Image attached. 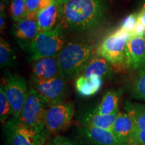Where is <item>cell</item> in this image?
Here are the masks:
<instances>
[{"mask_svg":"<svg viewBox=\"0 0 145 145\" xmlns=\"http://www.w3.org/2000/svg\"><path fill=\"white\" fill-rule=\"evenodd\" d=\"M5 93L11 107V114L18 119L28 96V91L25 79L16 74H7L4 83Z\"/></svg>","mask_w":145,"mask_h":145,"instance_id":"7","label":"cell"},{"mask_svg":"<svg viewBox=\"0 0 145 145\" xmlns=\"http://www.w3.org/2000/svg\"><path fill=\"white\" fill-rule=\"evenodd\" d=\"M8 145H44L48 132L27 126L13 118L4 126Z\"/></svg>","mask_w":145,"mask_h":145,"instance_id":"6","label":"cell"},{"mask_svg":"<svg viewBox=\"0 0 145 145\" xmlns=\"http://www.w3.org/2000/svg\"><path fill=\"white\" fill-rule=\"evenodd\" d=\"M124 108L126 113L133 120L135 124V131L145 130L144 105L126 101Z\"/></svg>","mask_w":145,"mask_h":145,"instance_id":"20","label":"cell"},{"mask_svg":"<svg viewBox=\"0 0 145 145\" xmlns=\"http://www.w3.org/2000/svg\"><path fill=\"white\" fill-rule=\"evenodd\" d=\"M59 9L58 26L78 31L98 26L107 11L105 0H66Z\"/></svg>","mask_w":145,"mask_h":145,"instance_id":"1","label":"cell"},{"mask_svg":"<svg viewBox=\"0 0 145 145\" xmlns=\"http://www.w3.org/2000/svg\"><path fill=\"white\" fill-rule=\"evenodd\" d=\"M16 63V55L10 45L1 37L0 39V65L1 68L14 66Z\"/></svg>","mask_w":145,"mask_h":145,"instance_id":"22","label":"cell"},{"mask_svg":"<svg viewBox=\"0 0 145 145\" xmlns=\"http://www.w3.org/2000/svg\"><path fill=\"white\" fill-rule=\"evenodd\" d=\"M131 145H145V130L134 132Z\"/></svg>","mask_w":145,"mask_h":145,"instance_id":"26","label":"cell"},{"mask_svg":"<svg viewBox=\"0 0 145 145\" xmlns=\"http://www.w3.org/2000/svg\"><path fill=\"white\" fill-rule=\"evenodd\" d=\"M83 132L95 145H126L118 139L112 130L83 126Z\"/></svg>","mask_w":145,"mask_h":145,"instance_id":"14","label":"cell"},{"mask_svg":"<svg viewBox=\"0 0 145 145\" xmlns=\"http://www.w3.org/2000/svg\"><path fill=\"white\" fill-rule=\"evenodd\" d=\"M112 75L111 65L106 59L99 56L91 59L80 74V75L98 77L101 79L110 77Z\"/></svg>","mask_w":145,"mask_h":145,"instance_id":"15","label":"cell"},{"mask_svg":"<svg viewBox=\"0 0 145 145\" xmlns=\"http://www.w3.org/2000/svg\"><path fill=\"white\" fill-rule=\"evenodd\" d=\"M131 35L118 28L107 36L96 50V53L116 67H126V43Z\"/></svg>","mask_w":145,"mask_h":145,"instance_id":"4","label":"cell"},{"mask_svg":"<svg viewBox=\"0 0 145 145\" xmlns=\"http://www.w3.org/2000/svg\"><path fill=\"white\" fill-rule=\"evenodd\" d=\"M120 92L116 90H109L104 93L99 104L92 111L93 113L109 115L119 110Z\"/></svg>","mask_w":145,"mask_h":145,"instance_id":"19","label":"cell"},{"mask_svg":"<svg viewBox=\"0 0 145 145\" xmlns=\"http://www.w3.org/2000/svg\"><path fill=\"white\" fill-rule=\"evenodd\" d=\"M39 12L27 14L26 17L14 24V34L22 46H30L39 34Z\"/></svg>","mask_w":145,"mask_h":145,"instance_id":"10","label":"cell"},{"mask_svg":"<svg viewBox=\"0 0 145 145\" xmlns=\"http://www.w3.org/2000/svg\"><path fill=\"white\" fill-rule=\"evenodd\" d=\"M145 65V36H131L126 43V67L138 70Z\"/></svg>","mask_w":145,"mask_h":145,"instance_id":"11","label":"cell"},{"mask_svg":"<svg viewBox=\"0 0 145 145\" xmlns=\"http://www.w3.org/2000/svg\"><path fill=\"white\" fill-rule=\"evenodd\" d=\"M112 131L120 141L126 145H131L135 132V124L131 117L127 113L120 112Z\"/></svg>","mask_w":145,"mask_h":145,"instance_id":"13","label":"cell"},{"mask_svg":"<svg viewBox=\"0 0 145 145\" xmlns=\"http://www.w3.org/2000/svg\"><path fill=\"white\" fill-rule=\"evenodd\" d=\"M31 88L44 98L48 106L64 102L68 91L65 79L61 76L40 82L32 81Z\"/></svg>","mask_w":145,"mask_h":145,"instance_id":"9","label":"cell"},{"mask_svg":"<svg viewBox=\"0 0 145 145\" xmlns=\"http://www.w3.org/2000/svg\"><path fill=\"white\" fill-rule=\"evenodd\" d=\"M93 46L82 42H69L65 44L57 56L60 75L65 79H72L80 75L91 60Z\"/></svg>","mask_w":145,"mask_h":145,"instance_id":"2","label":"cell"},{"mask_svg":"<svg viewBox=\"0 0 145 145\" xmlns=\"http://www.w3.org/2000/svg\"><path fill=\"white\" fill-rule=\"evenodd\" d=\"M54 1V0H41L40 4L39 7V11L44 10L50 6Z\"/></svg>","mask_w":145,"mask_h":145,"instance_id":"32","label":"cell"},{"mask_svg":"<svg viewBox=\"0 0 145 145\" xmlns=\"http://www.w3.org/2000/svg\"><path fill=\"white\" fill-rule=\"evenodd\" d=\"M54 1H56V3H57V4L59 5V6H61V5H63V3L65 2V1H66V0H54Z\"/></svg>","mask_w":145,"mask_h":145,"instance_id":"33","label":"cell"},{"mask_svg":"<svg viewBox=\"0 0 145 145\" xmlns=\"http://www.w3.org/2000/svg\"><path fill=\"white\" fill-rule=\"evenodd\" d=\"M10 114V105L5 95L3 84H1V87H0V120H1V123H4Z\"/></svg>","mask_w":145,"mask_h":145,"instance_id":"24","label":"cell"},{"mask_svg":"<svg viewBox=\"0 0 145 145\" xmlns=\"http://www.w3.org/2000/svg\"><path fill=\"white\" fill-rule=\"evenodd\" d=\"M120 111L109 115L97 114L93 112L86 114L82 118V124L83 126L94 127L101 129L112 130L114 122L117 118Z\"/></svg>","mask_w":145,"mask_h":145,"instance_id":"18","label":"cell"},{"mask_svg":"<svg viewBox=\"0 0 145 145\" xmlns=\"http://www.w3.org/2000/svg\"><path fill=\"white\" fill-rule=\"evenodd\" d=\"M48 105L34 88L28 91L18 120L27 126L39 131H47L45 128V116Z\"/></svg>","mask_w":145,"mask_h":145,"instance_id":"5","label":"cell"},{"mask_svg":"<svg viewBox=\"0 0 145 145\" xmlns=\"http://www.w3.org/2000/svg\"><path fill=\"white\" fill-rule=\"evenodd\" d=\"M145 36V26L138 21L137 25L131 33V36Z\"/></svg>","mask_w":145,"mask_h":145,"instance_id":"29","label":"cell"},{"mask_svg":"<svg viewBox=\"0 0 145 145\" xmlns=\"http://www.w3.org/2000/svg\"><path fill=\"white\" fill-rule=\"evenodd\" d=\"M138 22V14H131L128 16L122 21L120 28L124 31L128 32L131 35L132 32L137 25Z\"/></svg>","mask_w":145,"mask_h":145,"instance_id":"25","label":"cell"},{"mask_svg":"<svg viewBox=\"0 0 145 145\" xmlns=\"http://www.w3.org/2000/svg\"><path fill=\"white\" fill-rule=\"evenodd\" d=\"M0 30L2 32L4 30L5 27V7L2 2H1V10H0Z\"/></svg>","mask_w":145,"mask_h":145,"instance_id":"30","label":"cell"},{"mask_svg":"<svg viewBox=\"0 0 145 145\" xmlns=\"http://www.w3.org/2000/svg\"><path fill=\"white\" fill-rule=\"evenodd\" d=\"M63 29L57 26L50 31L40 32L28 47L32 61L43 58L57 57L65 45Z\"/></svg>","mask_w":145,"mask_h":145,"instance_id":"3","label":"cell"},{"mask_svg":"<svg viewBox=\"0 0 145 145\" xmlns=\"http://www.w3.org/2000/svg\"><path fill=\"white\" fill-rule=\"evenodd\" d=\"M50 145H75L70 141L67 138L61 137V136H57L56 137L52 142H50Z\"/></svg>","mask_w":145,"mask_h":145,"instance_id":"28","label":"cell"},{"mask_svg":"<svg viewBox=\"0 0 145 145\" xmlns=\"http://www.w3.org/2000/svg\"><path fill=\"white\" fill-rule=\"evenodd\" d=\"M138 21L142 23L145 26V2L143 4L140 12L138 14Z\"/></svg>","mask_w":145,"mask_h":145,"instance_id":"31","label":"cell"},{"mask_svg":"<svg viewBox=\"0 0 145 145\" xmlns=\"http://www.w3.org/2000/svg\"><path fill=\"white\" fill-rule=\"evenodd\" d=\"M75 113L73 104L62 102L49 106L45 116V128L48 134L58 133L66 129Z\"/></svg>","mask_w":145,"mask_h":145,"instance_id":"8","label":"cell"},{"mask_svg":"<svg viewBox=\"0 0 145 145\" xmlns=\"http://www.w3.org/2000/svg\"><path fill=\"white\" fill-rule=\"evenodd\" d=\"M59 5L55 1L48 8L39 11L38 14L39 33L50 31L55 28L54 26L59 19Z\"/></svg>","mask_w":145,"mask_h":145,"instance_id":"17","label":"cell"},{"mask_svg":"<svg viewBox=\"0 0 145 145\" xmlns=\"http://www.w3.org/2000/svg\"><path fill=\"white\" fill-rule=\"evenodd\" d=\"M103 84V79L98 77H87L79 75L76 78L75 89L82 97L94 95L100 90Z\"/></svg>","mask_w":145,"mask_h":145,"instance_id":"16","label":"cell"},{"mask_svg":"<svg viewBox=\"0 0 145 145\" xmlns=\"http://www.w3.org/2000/svg\"><path fill=\"white\" fill-rule=\"evenodd\" d=\"M10 13L12 19L16 22L26 17L27 14L26 0H12Z\"/></svg>","mask_w":145,"mask_h":145,"instance_id":"23","label":"cell"},{"mask_svg":"<svg viewBox=\"0 0 145 145\" xmlns=\"http://www.w3.org/2000/svg\"><path fill=\"white\" fill-rule=\"evenodd\" d=\"M131 91L132 98L145 101V65L138 70Z\"/></svg>","mask_w":145,"mask_h":145,"instance_id":"21","label":"cell"},{"mask_svg":"<svg viewBox=\"0 0 145 145\" xmlns=\"http://www.w3.org/2000/svg\"><path fill=\"white\" fill-rule=\"evenodd\" d=\"M40 2L41 0H26L27 14L39 12Z\"/></svg>","mask_w":145,"mask_h":145,"instance_id":"27","label":"cell"},{"mask_svg":"<svg viewBox=\"0 0 145 145\" xmlns=\"http://www.w3.org/2000/svg\"><path fill=\"white\" fill-rule=\"evenodd\" d=\"M60 75L57 57L43 58L34 61L32 66V81L40 82L54 79Z\"/></svg>","mask_w":145,"mask_h":145,"instance_id":"12","label":"cell"}]
</instances>
